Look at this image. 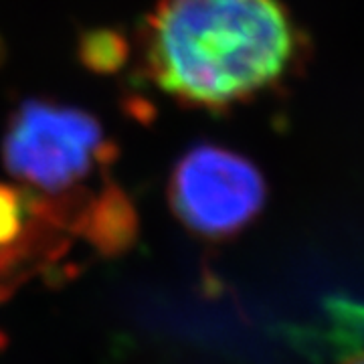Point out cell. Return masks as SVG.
<instances>
[{"instance_id": "6da1fadb", "label": "cell", "mask_w": 364, "mask_h": 364, "mask_svg": "<svg viewBox=\"0 0 364 364\" xmlns=\"http://www.w3.org/2000/svg\"><path fill=\"white\" fill-rule=\"evenodd\" d=\"M142 47L158 90L186 107L225 112L286 81L306 35L282 0H158Z\"/></svg>"}, {"instance_id": "7a4b0ae2", "label": "cell", "mask_w": 364, "mask_h": 364, "mask_svg": "<svg viewBox=\"0 0 364 364\" xmlns=\"http://www.w3.org/2000/svg\"><path fill=\"white\" fill-rule=\"evenodd\" d=\"M6 172L25 188L49 198L91 195L85 182L112 164L116 146L87 109L28 97L14 109L2 136Z\"/></svg>"}, {"instance_id": "3957f363", "label": "cell", "mask_w": 364, "mask_h": 364, "mask_svg": "<svg viewBox=\"0 0 364 364\" xmlns=\"http://www.w3.org/2000/svg\"><path fill=\"white\" fill-rule=\"evenodd\" d=\"M168 203L191 233L207 241H227L263 213L267 184L247 156L221 144L200 142L172 166Z\"/></svg>"}, {"instance_id": "277c9868", "label": "cell", "mask_w": 364, "mask_h": 364, "mask_svg": "<svg viewBox=\"0 0 364 364\" xmlns=\"http://www.w3.org/2000/svg\"><path fill=\"white\" fill-rule=\"evenodd\" d=\"M67 231L77 235L65 200L0 182V298L59 259Z\"/></svg>"}, {"instance_id": "5b68a950", "label": "cell", "mask_w": 364, "mask_h": 364, "mask_svg": "<svg viewBox=\"0 0 364 364\" xmlns=\"http://www.w3.org/2000/svg\"><path fill=\"white\" fill-rule=\"evenodd\" d=\"M324 326L298 328L294 340L301 350L316 356L350 358L364 352V304L352 298L324 301Z\"/></svg>"}, {"instance_id": "8992f818", "label": "cell", "mask_w": 364, "mask_h": 364, "mask_svg": "<svg viewBox=\"0 0 364 364\" xmlns=\"http://www.w3.org/2000/svg\"><path fill=\"white\" fill-rule=\"evenodd\" d=\"M130 55V45L116 28H90L85 31L77 43V57L81 65L93 73L109 75L126 65Z\"/></svg>"}, {"instance_id": "52a82bcc", "label": "cell", "mask_w": 364, "mask_h": 364, "mask_svg": "<svg viewBox=\"0 0 364 364\" xmlns=\"http://www.w3.org/2000/svg\"><path fill=\"white\" fill-rule=\"evenodd\" d=\"M342 364H364V352H360V354H354V356H350V358H346Z\"/></svg>"}]
</instances>
